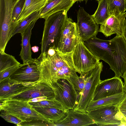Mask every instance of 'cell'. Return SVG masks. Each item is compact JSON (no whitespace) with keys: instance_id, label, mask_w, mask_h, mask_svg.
<instances>
[{"instance_id":"obj_13","label":"cell","mask_w":126,"mask_h":126,"mask_svg":"<svg viewBox=\"0 0 126 126\" xmlns=\"http://www.w3.org/2000/svg\"><path fill=\"white\" fill-rule=\"evenodd\" d=\"M34 60L20 64L10 77L12 80L19 82L37 83L40 73Z\"/></svg>"},{"instance_id":"obj_14","label":"cell","mask_w":126,"mask_h":126,"mask_svg":"<svg viewBox=\"0 0 126 126\" xmlns=\"http://www.w3.org/2000/svg\"><path fill=\"white\" fill-rule=\"evenodd\" d=\"M37 83L17 81L10 78L0 82V102L34 86Z\"/></svg>"},{"instance_id":"obj_3","label":"cell","mask_w":126,"mask_h":126,"mask_svg":"<svg viewBox=\"0 0 126 126\" xmlns=\"http://www.w3.org/2000/svg\"><path fill=\"white\" fill-rule=\"evenodd\" d=\"M67 11L55 13L45 20L41 41V53L47 52L51 47L57 48L67 18Z\"/></svg>"},{"instance_id":"obj_7","label":"cell","mask_w":126,"mask_h":126,"mask_svg":"<svg viewBox=\"0 0 126 126\" xmlns=\"http://www.w3.org/2000/svg\"><path fill=\"white\" fill-rule=\"evenodd\" d=\"M73 52V59L75 70L80 74L92 70L100 62L86 47L80 37Z\"/></svg>"},{"instance_id":"obj_26","label":"cell","mask_w":126,"mask_h":126,"mask_svg":"<svg viewBox=\"0 0 126 126\" xmlns=\"http://www.w3.org/2000/svg\"><path fill=\"white\" fill-rule=\"evenodd\" d=\"M110 16H116L126 10L125 0H107Z\"/></svg>"},{"instance_id":"obj_21","label":"cell","mask_w":126,"mask_h":126,"mask_svg":"<svg viewBox=\"0 0 126 126\" xmlns=\"http://www.w3.org/2000/svg\"><path fill=\"white\" fill-rule=\"evenodd\" d=\"M48 0H25V3L16 23L25 18L32 13L39 12L45 6Z\"/></svg>"},{"instance_id":"obj_11","label":"cell","mask_w":126,"mask_h":126,"mask_svg":"<svg viewBox=\"0 0 126 126\" xmlns=\"http://www.w3.org/2000/svg\"><path fill=\"white\" fill-rule=\"evenodd\" d=\"M124 92V83L120 78L114 77L101 80L95 90L93 100H96Z\"/></svg>"},{"instance_id":"obj_17","label":"cell","mask_w":126,"mask_h":126,"mask_svg":"<svg viewBox=\"0 0 126 126\" xmlns=\"http://www.w3.org/2000/svg\"><path fill=\"white\" fill-rule=\"evenodd\" d=\"M75 2L72 0H48L44 7L39 13V18L46 20L57 12H68Z\"/></svg>"},{"instance_id":"obj_1","label":"cell","mask_w":126,"mask_h":126,"mask_svg":"<svg viewBox=\"0 0 126 126\" xmlns=\"http://www.w3.org/2000/svg\"><path fill=\"white\" fill-rule=\"evenodd\" d=\"M73 51L63 54L57 49L51 52L41 53L35 63L40 73L37 83L45 84L53 90V84L61 79L79 77L73 59Z\"/></svg>"},{"instance_id":"obj_37","label":"cell","mask_w":126,"mask_h":126,"mask_svg":"<svg viewBox=\"0 0 126 126\" xmlns=\"http://www.w3.org/2000/svg\"><path fill=\"white\" fill-rule=\"evenodd\" d=\"M31 49L34 52H36L38 51V47L36 46H34L32 47Z\"/></svg>"},{"instance_id":"obj_9","label":"cell","mask_w":126,"mask_h":126,"mask_svg":"<svg viewBox=\"0 0 126 126\" xmlns=\"http://www.w3.org/2000/svg\"><path fill=\"white\" fill-rule=\"evenodd\" d=\"M80 38L77 23L67 17L57 49L63 54L73 52L78 44Z\"/></svg>"},{"instance_id":"obj_40","label":"cell","mask_w":126,"mask_h":126,"mask_svg":"<svg viewBox=\"0 0 126 126\" xmlns=\"http://www.w3.org/2000/svg\"><path fill=\"white\" fill-rule=\"evenodd\" d=\"M96 0L97 1H99L100 0Z\"/></svg>"},{"instance_id":"obj_32","label":"cell","mask_w":126,"mask_h":126,"mask_svg":"<svg viewBox=\"0 0 126 126\" xmlns=\"http://www.w3.org/2000/svg\"><path fill=\"white\" fill-rule=\"evenodd\" d=\"M19 65L12 67L0 72V82L9 78Z\"/></svg>"},{"instance_id":"obj_18","label":"cell","mask_w":126,"mask_h":126,"mask_svg":"<svg viewBox=\"0 0 126 126\" xmlns=\"http://www.w3.org/2000/svg\"><path fill=\"white\" fill-rule=\"evenodd\" d=\"M16 0H0V28H10L16 26L13 22L12 14Z\"/></svg>"},{"instance_id":"obj_8","label":"cell","mask_w":126,"mask_h":126,"mask_svg":"<svg viewBox=\"0 0 126 126\" xmlns=\"http://www.w3.org/2000/svg\"><path fill=\"white\" fill-rule=\"evenodd\" d=\"M55 99L67 110L73 109L77 104L78 94L69 81L61 79L53 84Z\"/></svg>"},{"instance_id":"obj_25","label":"cell","mask_w":126,"mask_h":126,"mask_svg":"<svg viewBox=\"0 0 126 126\" xmlns=\"http://www.w3.org/2000/svg\"><path fill=\"white\" fill-rule=\"evenodd\" d=\"M39 12H35L22 20L18 22L13 34V36L16 34L22 33L33 22L39 18Z\"/></svg>"},{"instance_id":"obj_34","label":"cell","mask_w":126,"mask_h":126,"mask_svg":"<svg viewBox=\"0 0 126 126\" xmlns=\"http://www.w3.org/2000/svg\"><path fill=\"white\" fill-rule=\"evenodd\" d=\"M119 107L120 111L126 110V96L119 104Z\"/></svg>"},{"instance_id":"obj_5","label":"cell","mask_w":126,"mask_h":126,"mask_svg":"<svg viewBox=\"0 0 126 126\" xmlns=\"http://www.w3.org/2000/svg\"><path fill=\"white\" fill-rule=\"evenodd\" d=\"M103 67L102 62H99L94 69L86 73L85 87L73 109L74 110L86 112L88 106L93 100L95 90L101 80L100 74Z\"/></svg>"},{"instance_id":"obj_19","label":"cell","mask_w":126,"mask_h":126,"mask_svg":"<svg viewBox=\"0 0 126 126\" xmlns=\"http://www.w3.org/2000/svg\"><path fill=\"white\" fill-rule=\"evenodd\" d=\"M37 21L32 22L21 33V49L19 55L22 60L23 63L34 61L32 57V53L30 44V40L32 34V30Z\"/></svg>"},{"instance_id":"obj_35","label":"cell","mask_w":126,"mask_h":126,"mask_svg":"<svg viewBox=\"0 0 126 126\" xmlns=\"http://www.w3.org/2000/svg\"><path fill=\"white\" fill-rule=\"evenodd\" d=\"M121 77L123 78L124 80V92L126 94V70L124 73Z\"/></svg>"},{"instance_id":"obj_31","label":"cell","mask_w":126,"mask_h":126,"mask_svg":"<svg viewBox=\"0 0 126 126\" xmlns=\"http://www.w3.org/2000/svg\"><path fill=\"white\" fill-rule=\"evenodd\" d=\"M0 115L7 122L14 123L17 126L23 121L17 117L10 114L6 113L4 111L1 110Z\"/></svg>"},{"instance_id":"obj_20","label":"cell","mask_w":126,"mask_h":126,"mask_svg":"<svg viewBox=\"0 0 126 126\" xmlns=\"http://www.w3.org/2000/svg\"><path fill=\"white\" fill-rule=\"evenodd\" d=\"M126 96V94L124 92L110 96L93 100L88 106L86 112L102 107L119 105Z\"/></svg>"},{"instance_id":"obj_10","label":"cell","mask_w":126,"mask_h":126,"mask_svg":"<svg viewBox=\"0 0 126 126\" xmlns=\"http://www.w3.org/2000/svg\"><path fill=\"white\" fill-rule=\"evenodd\" d=\"M77 18L78 32L83 41H85L96 36L99 32V25L83 7H80L77 11Z\"/></svg>"},{"instance_id":"obj_38","label":"cell","mask_w":126,"mask_h":126,"mask_svg":"<svg viewBox=\"0 0 126 126\" xmlns=\"http://www.w3.org/2000/svg\"><path fill=\"white\" fill-rule=\"evenodd\" d=\"M121 111L125 117L126 121V110H122Z\"/></svg>"},{"instance_id":"obj_27","label":"cell","mask_w":126,"mask_h":126,"mask_svg":"<svg viewBox=\"0 0 126 126\" xmlns=\"http://www.w3.org/2000/svg\"><path fill=\"white\" fill-rule=\"evenodd\" d=\"M29 103L32 107L52 108L63 110H66L55 98L51 99H47L38 102Z\"/></svg>"},{"instance_id":"obj_23","label":"cell","mask_w":126,"mask_h":126,"mask_svg":"<svg viewBox=\"0 0 126 126\" xmlns=\"http://www.w3.org/2000/svg\"><path fill=\"white\" fill-rule=\"evenodd\" d=\"M98 6L94 13L92 16L98 25L103 23L110 16L107 0H100Z\"/></svg>"},{"instance_id":"obj_12","label":"cell","mask_w":126,"mask_h":126,"mask_svg":"<svg viewBox=\"0 0 126 126\" xmlns=\"http://www.w3.org/2000/svg\"><path fill=\"white\" fill-rule=\"evenodd\" d=\"M42 96L47 97L48 100L54 99L55 96L53 90L46 84L37 83L33 87L6 100L12 99L28 102L31 99Z\"/></svg>"},{"instance_id":"obj_39","label":"cell","mask_w":126,"mask_h":126,"mask_svg":"<svg viewBox=\"0 0 126 126\" xmlns=\"http://www.w3.org/2000/svg\"><path fill=\"white\" fill-rule=\"evenodd\" d=\"M75 2L77 1H86V0H72Z\"/></svg>"},{"instance_id":"obj_28","label":"cell","mask_w":126,"mask_h":126,"mask_svg":"<svg viewBox=\"0 0 126 126\" xmlns=\"http://www.w3.org/2000/svg\"><path fill=\"white\" fill-rule=\"evenodd\" d=\"M86 73L80 74V76L77 78H70L68 80L71 82L76 90L79 92L80 95L83 93L85 87Z\"/></svg>"},{"instance_id":"obj_6","label":"cell","mask_w":126,"mask_h":126,"mask_svg":"<svg viewBox=\"0 0 126 126\" xmlns=\"http://www.w3.org/2000/svg\"><path fill=\"white\" fill-rule=\"evenodd\" d=\"M119 106L117 105L103 107L86 112L97 125L125 126L126 119Z\"/></svg>"},{"instance_id":"obj_30","label":"cell","mask_w":126,"mask_h":126,"mask_svg":"<svg viewBox=\"0 0 126 126\" xmlns=\"http://www.w3.org/2000/svg\"><path fill=\"white\" fill-rule=\"evenodd\" d=\"M54 126V123H49L40 120H33L28 122H23L18 126Z\"/></svg>"},{"instance_id":"obj_15","label":"cell","mask_w":126,"mask_h":126,"mask_svg":"<svg viewBox=\"0 0 126 126\" xmlns=\"http://www.w3.org/2000/svg\"><path fill=\"white\" fill-rule=\"evenodd\" d=\"M54 123V126H82L93 125L95 122L87 112H79L73 109L68 110L62 119Z\"/></svg>"},{"instance_id":"obj_29","label":"cell","mask_w":126,"mask_h":126,"mask_svg":"<svg viewBox=\"0 0 126 126\" xmlns=\"http://www.w3.org/2000/svg\"><path fill=\"white\" fill-rule=\"evenodd\" d=\"M25 1V0H16L12 14V20L13 22L16 23L17 19L24 6Z\"/></svg>"},{"instance_id":"obj_33","label":"cell","mask_w":126,"mask_h":126,"mask_svg":"<svg viewBox=\"0 0 126 126\" xmlns=\"http://www.w3.org/2000/svg\"><path fill=\"white\" fill-rule=\"evenodd\" d=\"M47 99L48 100L47 97V96H40L30 100L28 102H38Z\"/></svg>"},{"instance_id":"obj_4","label":"cell","mask_w":126,"mask_h":126,"mask_svg":"<svg viewBox=\"0 0 126 126\" xmlns=\"http://www.w3.org/2000/svg\"><path fill=\"white\" fill-rule=\"evenodd\" d=\"M0 111L14 115L23 122L40 120L53 122L35 110L27 101L5 100L0 102Z\"/></svg>"},{"instance_id":"obj_36","label":"cell","mask_w":126,"mask_h":126,"mask_svg":"<svg viewBox=\"0 0 126 126\" xmlns=\"http://www.w3.org/2000/svg\"><path fill=\"white\" fill-rule=\"evenodd\" d=\"M126 42V19H125L124 22L123 34L122 36Z\"/></svg>"},{"instance_id":"obj_22","label":"cell","mask_w":126,"mask_h":126,"mask_svg":"<svg viewBox=\"0 0 126 126\" xmlns=\"http://www.w3.org/2000/svg\"><path fill=\"white\" fill-rule=\"evenodd\" d=\"M32 107L37 111L54 123L62 119L65 116L68 110H63L52 108Z\"/></svg>"},{"instance_id":"obj_24","label":"cell","mask_w":126,"mask_h":126,"mask_svg":"<svg viewBox=\"0 0 126 126\" xmlns=\"http://www.w3.org/2000/svg\"><path fill=\"white\" fill-rule=\"evenodd\" d=\"M20 64L14 56L0 51V72Z\"/></svg>"},{"instance_id":"obj_2","label":"cell","mask_w":126,"mask_h":126,"mask_svg":"<svg viewBox=\"0 0 126 126\" xmlns=\"http://www.w3.org/2000/svg\"><path fill=\"white\" fill-rule=\"evenodd\" d=\"M84 42L97 59L109 64L115 73V77H121L126 70V42L123 36L116 34L109 40L95 36Z\"/></svg>"},{"instance_id":"obj_41","label":"cell","mask_w":126,"mask_h":126,"mask_svg":"<svg viewBox=\"0 0 126 126\" xmlns=\"http://www.w3.org/2000/svg\"></svg>"},{"instance_id":"obj_16","label":"cell","mask_w":126,"mask_h":126,"mask_svg":"<svg viewBox=\"0 0 126 126\" xmlns=\"http://www.w3.org/2000/svg\"><path fill=\"white\" fill-rule=\"evenodd\" d=\"M126 12L114 16L111 15L103 24L100 25L99 32L106 37L114 34L123 36Z\"/></svg>"}]
</instances>
